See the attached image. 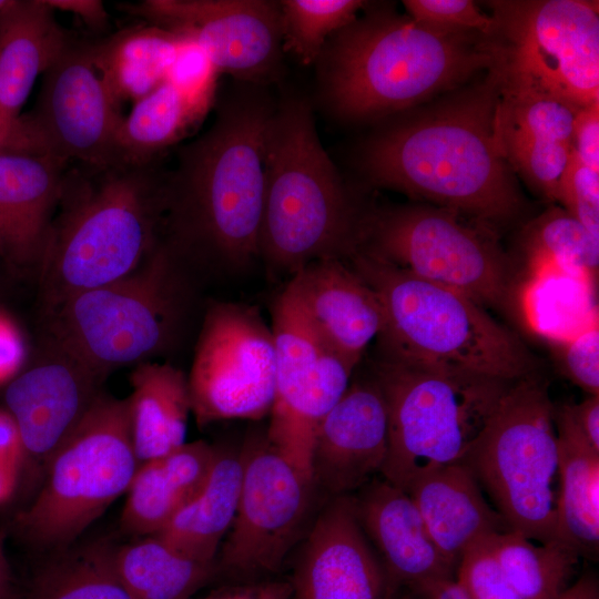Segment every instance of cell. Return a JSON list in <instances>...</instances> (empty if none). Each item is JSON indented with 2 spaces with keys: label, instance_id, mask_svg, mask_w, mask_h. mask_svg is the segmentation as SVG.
<instances>
[{
  "label": "cell",
  "instance_id": "obj_48",
  "mask_svg": "<svg viewBox=\"0 0 599 599\" xmlns=\"http://www.w3.org/2000/svg\"><path fill=\"white\" fill-rule=\"evenodd\" d=\"M23 455L14 420L8 412L0 410V460L17 467Z\"/></svg>",
  "mask_w": 599,
  "mask_h": 599
},
{
  "label": "cell",
  "instance_id": "obj_7",
  "mask_svg": "<svg viewBox=\"0 0 599 599\" xmlns=\"http://www.w3.org/2000/svg\"><path fill=\"white\" fill-rule=\"evenodd\" d=\"M375 291L379 356L455 367L506 382L536 372L524 342L467 295L357 248L347 260Z\"/></svg>",
  "mask_w": 599,
  "mask_h": 599
},
{
  "label": "cell",
  "instance_id": "obj_4",
  "mask_svg": "<svg viewBox=\"0 0 599 599\" xmlns=\"http://www.w3.org/2000/svg\"><path fill=\"white\" fill-rule=\"evenodd\" d=\"M165 173L159 160L67 167L38 267L45 312L142 264L160 241Z\"/></svg>",
  "mask_w": 599,
  "mask_h": 599
},
{
  "label": "cell",
  "instance_id": "obj_49",
  "mask_svg": "<svg viewBox=\"0 0 599 599\" xmlns=\"http://www.w3.org/2000/svg\"><path fill=\"white\" fill-rule=\"evenodd\" d=\"M418 595L423 599H468L455 579L439 581Z\"/></svg>",
  "mask_w": 599,
  "mask_h": 599
},
{
  "label": "cell",
  "instance_id": "obj_31",
  "mask_svg": "<svg viewBox=\"0 0 599 599\" xmlns=\"http://www.w3.org/2000/svg\"><path fill=\"white\" fill-rule=\"evenodd\" d=\"M559 453L557 541L579 556L595 557L599 548V451L575 424L565 405L555 407Z\"/></svg>",
  "mask_w": 599,
  "mask_h": 599
},
{
  "label": "cell",
  "instance_id": "obj_5",
  "mask_svg": "<svg viewBox=\"0 0 599 599\" xmlns=\"http://www.w3.org/2000/svg\"><path fill=\"white\" fill-rule=\"evenodd\" d=\"M324 150L309 104L291 98L270 119L260 258L273 277L318 260L346 261L363 217Z\"/></svg>",
  "mask_w": 599,
  "mask_h": 599
},
{
  "label": "cell",
  "instance_id": "obj_16",
  "mask_svg": "<svg viewBox=\"0 0 599 599\" xmlns=\"http://www.w3.org/2000/svg\"><path fill=\"white\" fill-rule=\"evenodd\" d=\"M271 316L275 395L265 435L311 477L317 424L344 394L356 368L319 336L286 287L274 300Z\"/></svg>",
  "mask_w": 599,
  "mask_h": 599
},
{
  "label": "cell",
  "instance_id": "obj_9",
  "mask_svg": "<svg viewBox=\"0 0 599 599\" xmlns=\"http://www.w3.org/2000/svg\"><path fill=\"white\" fill-rule=\"evenodd\" d=\"M507 529L557 541L559 453L548 382L536 372L511 382L460 460Z\"/></svg>",
  "mask_w": 599,
  "mask_h": 599
},
{
  "label": "cell",
  "instance_id": "obj_28",
  "mask_svg": "<svg viewBox=\"0 0 599 599\" xmlns=\"http://www.w3.org/2000/svg\"><path fill=\"white\" fill-rule=\"evenodd\" d=\"M214 454L215 445L195 440L140 464L126 490L122 530L140 537L158 534L200 491Z\"/></svg>",
  "mask_w": 599,
  "mask_h": 599
},
{
  "label": "cell",
  "instance_id": "obj_54",
  "mask_svg": "<svg viewBox=\"0 0 599 599\" xmlns=\"http://www.w3.org/2000/svg\"><path fill=\"white\" fill-rule=\"evenodd\" d=\"M8 0H0V10L7 4Z\"/></svg>",
  "mask_w": 599,
  "mask_h": 599
},
{
  "label": "cell",
  "instance_id": "obj_38",
  "mask_svg": "<svg viewBox=\"0 0 599 599\" xmlns=\"http://www.w3.org/2000/svg\"><path fill=\"white\" fill-rule=\"evenodd\" d=\"M365 6L361 0L280 1L284 51L303 64L315 62L328 39L352 23Z\"/></svg>",
  "mask_w": 599,
  "mask_h": 599
},
{
  "label": "cell",
  "instance_id": "obj_29",
  "mask_svg": "<svg viewBox=\"0 0 599 599\" xmlns=\"http://www.w3.org/2000/svg\"><path fill=\"white\" fill-rule=\"evenodd\" d=\"M126 397L131 438L139 465L166 455L185 441L192 413L187 375L170 362L134 366Z\"/></svg>",
  "mask_w": 599,
  "mask_h": 599
},
{
  "label": "cell",
  "instance_id": "obj_34",
  "mask_svg": "<svg viewBox=\"0 0 599 599\" xmlns=\"http://www.w3.org/2000/svg\"><path fill=\"white\" fill-rule=\"evenodd\" d=\"M116 572L133 599H191L216 576V565L192 559L155 536L113 551Z\"/></svg>",
  "mask_w": 599,
  "mask_h": 599
},
{
  "label": "cell",
  "instance_id": "obj_14",
  "mask_svg": "<svg viewBox=\"0 0 599 599\" xmlns=\"http://www.w3.org/2000/svg\"><path fill=\"white\" fill-rule=\"evenodd\" d=\"M200 427L227 419L260 420L275 395V342L256 306L212 302L203 314L187 375Z\"/></svg>",
  "mask_w": 599,
  "mask_h": 599
},
{
  "label": "cell",
  "instance_id": "obj_8",
  "mask_svg": "<svg viewBox=\"0 0 599 599\" xmlns=\"http://www.w3.org/2000/svg\"><path fill=\"white\" fill-rule=\"evenodd\" d=\"M370 373L388 417V450L380 476L402 489L420 474L459 463L511 383L382 356Z\"/></svg>",
  "mask_w": 599,
  "mask_h": 599
},
{
  "label": "cell",
  "instance_id": "obj_32",
  "mask_svg": "<svg viewBox=\"0 0 599 599\" xmlns=\"http://www.w3.org/2000/svg\"><path fill=\"white\" fill-rule=\"evenodd\" d=\"M189 44L176 33L145 23L91 42V52L95 68L121 104L136 102L162 84Z\"/></svg>",
  "mask_w": 599,
  "mask_h": 599
},
{
  "label": "cell",
  "instance_id": "obj_19",
  "mask_svg": "<svg viewBox=\"0 0 599 599\" xmlns=\"http://www.w3.org/2000/svg\"><path fill=\"white\" fill-rule=\"evenodd\" d=\"M292 599H392V587L348 496L331 497L297 555Z\"/></svg>",
  "mask_w": 599,
  "mask_h": 599
},
{
  "label": "cell",
  "instance_id": "obj_41",
  "mask_svg": "<svg viewBox=\"0 0 599 599\" xmlns=\"http://www.w3.org/2000/svg\"><path fill=\"white\" fill-rule=\"evenodd\" d=\"M558 202L599 238V171L587 166L572 151L559 182Z\"/></svg>",
  "mask_w": 599,
  "mask_h": 599
},
{
  "label": "cell",
  "instance_id": "obj_12",
  "mask_svg": "<svg viewBox=\"0 0 599 599\" xmlns=\"http://www.w3.org/2000/svg\"><path fill=\"white\" fill-rule=\"evenodd\" d=\"M502 89L530 91L577 109L599 103L598 1H490Z\"/></svg>",
  "mask_w": 599,
  "mask_h": 599
},
{
  "label": "cell",
  "instance_id": "obj_15",
  "mask_svg": "<svg viewBox=\"0 0 599 599\" xmlns=\"http://www.w3.org/2000/svg\"><path fill=\"white\" fill-rule=\"evenodd\" d=\"M123 118L94 65L91 41L72 37L44 72L33 111L18 119L3 149L108 165L119 160L115 138Z\"/></svg>",
  "mask_w": 599,
  "mask_h": 599
},
{
  "label": "cell",
  "instance_id": "obj_42",
  "mask_svg": "<svg viewBox=\"0 0 599 599\" xmlns=\"http://www.w3.org/2000/svg\"><path fill=\"white\" fill-rule=\"evenodd\" d=\"M566 376L589 395H599V327L595 324L561 344Z\"/></svg>",
  "mask_w": 599,
  "mask_h": 599
},
{
  "label": "cell",
  "instance_id": "obj_55",
  "mask_svg": "<svg viewBox=\"0 0 599 599\" xmlns=\"http://www.w3.org/2000/svg\"><path fill=\"white\" fill-rule=\"evenodd\" d=\"M392 599H398V598H396L395 595H394V596L392 597ZM402 599H408V598H402Z\"/></svg>",
  "mask_w": 599,
  "mask_h": 599
},
{
  "label": "cell",
  "instance_id": "obj_17",
  "mask_svg": "<svg viewBox=\"0 0 599 599\" xmlns=\"http://www.w3.org/2000/svg\"><path fill=\"white\" fill-rule=\"evenodd\" d=\"M122 8L194 44L219 74L251 84H265L281 74L280 1L142 0Z\"/></svg>",
  "mask_w": 599,
  "mask_h": 599
},
{
  "label": "cell",
  "instance_id": "obj_1",
  "mask_svg": "<svg viewBox=\"0 0 599 599\" xmlns=\"http://www.w3.org/2000/svg\"><path fill=\"white\" fill-rule=\"evenodd\" d=\"M496 67L443 99L376 132L361 165L375 185L444 207L496 230L524 210L496 133Z\"/></svg>",
  "mask_w": 599,
  "mask_h": 599
},
{
  "label": "cell",
  "instance_id": "obj_6",
  "mask_svg": "<svg viewBox=\"0 0 599 599\" xmlns=\"http://www.w3.org/2000/svg\"><path fill=\"white\" fill-rule=\"evenodd\" d=\"M195 298L193 271L159 241L130 274L45 312L48 342L105 379L118 368L175 352Z\"/></svg>",
  "mask_w": 599,
  "mask_h": 599
},
{
  "label": "cell",
  "instance_id": "obj_43",
  "mask_svg": "<svg viewBox=\"0 0 599 599\" xmlns=\"http://www.w3.org/2000/svg\"><path fill=\"white\" fill-rule=\"evenodd\" d=\"M572 152L599 171V103L580 109L572 126Z\"/></svg>",
  "mask_w": 599,
  "mask_h": 599
},
{
  "label": "cell",
  "instance_id": "obj_37",
  "mask_svg": "<svg viewBox=\"0 0 599 599\" xmlns=\"http://www.w3.org/2000/svg\"><path fill=\"white\" fill-rule=\"evenodd\" d=\"M522 246L529 265L554 263L597 283L599 238L565 209L551 207L531 221Z\"/></svg>",
  "mask_w": 599,
  "mask_h": 599
},
{
  "label": "cell",
  "instance_id": "obj_22",
  "mask_svg": "<svg viewBox=\"0 0 599 599\" xmlns=\"http://www.w3.org/2000/svg\"><path fill=\"white\" fill-rule=\"evenodd\" d=\"M190 43L170 77L134 102L115 138L118 159L146 163L191 135L206 118L219 73L200 51L191 59Z\"/></svg>",
  "mask_w": 599,
  "mask_h": 599
},
{
  "label": "cell",
  "instance_id": "obj_20",
  "mask_svg": "<svg viewBox=\"0 0 599 599\" xmlns=\"http://www.w3.org/2000/svg\"><path fill=\"white\" fill-rule=\"evenodd\" d=\"M103 382L48 342L47 354L4 392L24 455L49 460L102 393Z\"/></svg>",
  "mask_w": 599,
  "mask_h": 599
},
{
  "label": "cell",
  "instance_id": "obj_13",
  "mask_svg": "<svg viewBox=\"0 0 599 599\" xmlns=\"http://www.w3.org/2000/svg\"><path fill=\"white\" fill-rule=\"evenodd\" d=\"M243 475L234 519L216 556L231 582L273 578L304 531L316 488L266 435L241 447Z\"/></svg>",
  "mask_w": 599,
  "mask_h": 599
},
{
  "label": "cell",
  "instance_id": "obj_39",
  "mask_svg": "<svg viewBox=\"0 0 599 599\" xmlns=\"http://www.w3.org/2000/svg\"><path fill=\"white\" fill-rule=\"evenodd\" d=\"M488 538L464 552L456 568L455 580L468 599H522L508 581Z\"/></svg>",
  "mask_w": 599,
  "mask_h": 599
},
{
  "label": "cell",
  "instance_id": "obj_25",
  "mask_svg": "<svg viewBox=\"0 0 599 599\" xmlns=\"http://www.w3.org/2000/svg\"><path fill=\"white\" fill-rule=\"evenodd\" d=\"M70 164L42 153L0 150V254L39 267Z\"/></svg>",
  "mask_w": 599,
  "mask_h": 599
},
{
  "label": "cell",
  "instance_id": "obj_27",
  "mask_svg": "<svg viewBox=\"0 0 599 599\" xmlns=\"http://www.w3.org/2000/svg\"><path fill=\"white\" fill-rule=\"evenodd\" d=\"M54 13L45 0H8L0 10V118L8 139L37 78L72 38Z\"/></svg>",
  "mask_w": 599,
  "mask_h": 599
},
{
  "label": "cell",
  "instance_id": "obj_30",
  "mask_svg": "<svg viewBox=\"0 0 599 599\" xmlns=\"http://www.w3.org/2000/svg\"><path fill=\"white\" fill-rule=\"evenodd\" d=\"M242 475L241 448L215 445L213 463L200 491L153 536L192 559L215 564L237 509Z\"/></svg>",
  "mask_w": 599,
  "mask_h": 599
},
{
  "label": "cell",
  "instance_id": "obj_47",
  "mask_svg": "<svg viewBox=\"0 0 599 599\" xmlns=\"http://www.w3.org/2000/svg\"><path fill=\"white\" fill-rule=\"evenodd\" d=\"M23 347L14 327L0 316V380L12 375L20 366Z\"/></svg>",
  "mask_w": 599,
  "mask_h": 599
},
{
  "label": "cell",
  "instance_id": "obj_24",
  "mask_svg": "<svg viewBox=\"0 0 599 599\" xmlns=\"http://www.w3.org/2000/svg\"><path fill=\"white\" fill-rule=\"evenodd\" d=\"M579 110L548 95L500 87L496 120L500 151L512 172L550 202H558Z\"/></svg>",
  "mask_w": 599,
  "mask_h": 599
},
{
  "label": "cell",
  "instance_id": "obj_11",
  "mask_svg": "<svg viewBox=\"0 0 599 599\" xmlns=\"http://www.w3.org/2000/svg\"><path fill=\"white\" fill-rule=\"evenodd\" d=\"M49 463L44 485L18 525L31 542L57 547L79 537L133 479L139 461L126 399L102 392Z\"/></svg>",
  "mask_w": 599,
  "mask_h": 599
},
{
  "label": "cell",
  "instance_id": "obj_3",
  "mask_svg": "<svg viewBox=\"0 0 599 599\" xmlns=\"http://www.w3.org/2000/svg\"><path fill=\"white\" fill-rule=\"evenodd\" d=\"M319 58L327 101L349 121L414 108L497 64L493 37L435 29L388 9L372 10L337 31Z\"/></svg>",
  "mask_w": 599,
  "mask_h": 599
},
{
  "label": "cell",
  "instance_id": "obj_45",
  "mask_svg": "<svg viewBox=\"0 0 599 599\" xmlns=\"http://www.w3.org/2000/svg\"><path fill=\"white\" fill-rule=\"evenodd\" d=\"M54 10L78 16L89 28L102 29L108 23V12L100 0H45Z\"/></svg>",
  "mask_w": 599,
  "mask_h": 599
},
{
  "label": "cell",
  "instance_id": "obj_33",
  "mask_svg": "<svg viewBox=\"0 0 599 599\" xmlns=\"http://www.w3.org/2000/svg\"><path fill=\"white\" fill-rule=\"evenodd\" d=\"M522 309L540 335L562 344L598 324L595 285L554 263L529 265Z\"/></svg>",
  "mask_w": 599,
  "mask_h": 599
},
{
  "label": "cell",
  "instance_id": "obj_10",
  "mask_svg": "<svg viewBox=\"0 0 599 599\" xmlns=\"http://www.w3.org/2000/svg\"><path fill=\"white\" fill-rule=\"evenodd\" d=\"M357 248L484 307L510 304L511 263L496 231L457 212L424 203L370 210Z\"/></svg>",
  "mask_w": 599,
  "mask_h": 599
},
{
  "label": "cell",
  "instance_id": "obj_50",
  "mask_svg": "<svg viewBox=\"0 0 599 599\" xmlns=\"http://www.w3.org/2000/svg\"><path fill=\"white\" fill-rule=\"evenodd\" d=\"M17 467L0 460V501L11 494L16 480Z\"/></svg>",
  "mask_w": 599,
  "mask_h": 599
},
{
  "label": "cell",
  "instance_id": "obj_56",
  "mask_svg": "<svg viewBox=\"0 0 599 599\" xmlns=\"http://www.w3.org/2000/svg\"><path fill=\"white\" fill-rule=\"evenodd\" d=\"M582 599H585V598H582Z\"/></svg>",
  "mask_w": 599,
  "mask_h": 599
},
{
  "label": "cell",
  "instance_id": "obj_36",
  "mask_svg": "<svg viewBox=\"0 0 599 599\" xmlns=\"http://www.w3.org/2000/svg\"><path fill=\"white\" fill-rule=\"evenodd\" d=\"M113 551L92 545L50 560L31 578L23 599H133L116 572Z\"/></svg>",
  "mask_w": 599,
  "mask_h": 599
},
{
  "label": "cell",
  "instance_id": "obj_44",
  "mask_svg": "<svg viewBox=\"0 0 599 599\" xmlns=\"http://www.w3.org/2000/svg\"><path fill=\"white\" fill-rule=\"evenodd\" d=\"M191 599H292V585L290 580L275 578L231 582L206 596Z\"/></svg>",
  "mask_w": 599,
  "mask_h": 599
},
{
  "label": "cell",
  "instance_id": "obj_23",
  "mask_svg": "<svg viewBox=\"0 0 599 599\" xmlns=\"http://www.w3.org/2000/svg\"><path fill=\"white\" fill-rule=\"evenodd\" d=\"M285 287L319 336L356 368L385 323L375 291L337 258L308 263Z\"/></svg>",
  "mask_w": 599,
  "mask_h": 599
},
{
  "label": "cell",
  "instance_id": "obj_26",
  "mask_svg": "<svg viewBox=\"0 0 599 599\" xmlns=\"http://www.w3.org/2000/svg\"><path fill=\"white\" fill-rule=\"evenodd\" d=\"M403 490L414 501L432 540L455 571L469 547L508 530L473 473L460 461L420 474Z\"/></svg>",
  "mask_w": 599,
  "mask_h": 599
},
{
  "label": "cell",
  "instance_id": "obj_53",
  "mask_svg": "<svg viewBox=\"0 0 599 599\" xmlns=\"http://www.w3.org/2000/svg\"><path fill=\"white\" fill-rule=\"evenodd\" d=\"M583 596L580 592L573 590H567L559 599H582Z\"/></svg>",
  "mask_w": 599,
  "mask_h": 599
},
{
  "label": "cell",
  "instance_id": "obj_35",
  "mask_svg": "<svg viewBox=\"0 0 599 599\" xmlns=\"http://www.w3.org/2000/svg\"><path fill=\"white\" fill-rule=\"evenodd\" d=\"M508 581L522 599H559L568 589L579 555L559 541L538 542L505 530L488 538Z\"/></svg>",
  "mask_w": 599,
  "mask_h": 599
},
{
  "label": "cell",
  "instance_id": "obj_46",
  "mask_svg": "<svg viewBox=\"0 0 599 599\" xmlns=\"http://www.w3.org/2000/svg\"><path fill=\"white\" fill-rule=\"evenodd\" d=\"M572 419L590 446L599 451V395L568 405Z\"/></svg>",
  "mask_w": 599,
  "mask_h": 599
},
{
  "label": "cell",
  "instance_id": "obj_2",
  "mask_svg": "<svg viewBox=\"0 0 599 599\" xmlns=\"http://www.w3.org/2000/svg\"><path fill=\"white\" fill-rule=\"evenodd\" d=\"M275 108L256 92L225 102L165 173L161 236L192 271L245 272L260 258L265 153Z\"/></svg>",
  "mask_w": 599,
  "mask_h": 599
},
{
  "label": "cell",
  "instance_id": "obj_18",
  "mask_svg": "<svg viewBox=\"0 0 599 599\" xmlns=\"http://www.w3.org/2000/svg\"><path fill=\"white\" fill-rule=\"evenodd\" d=\"M387 450L384 395L372 373L352 378L315 429L309 470L316 490L329 498L354 494L380 475Z\"/></svg>",
  "mask_w": 599,
  "mask_h": 599
},
{
  "label": "cell",
  "instance_id": "obj_40",
  "mask_svg": "<svg viewBox=\"0 0 599 599\" xmlns=\"http://www.w3.org/2000/svg\"><path fill=\"white\" fill-rule=\"evenodd\" d=\"M415 22L445 31L478 32L494 37L496 21L470 0H405Z\"/></svg>",
  "mask_w": 599,
  "mask_h": 599
},
{
  "label": "cell",
  "instance_id": "obj_21",
  "mask_svg": "<svg viewBox=\"0 0 599 599\" xmlns=\"http://www.w3.org/2000/svg\"><path fill=\"white\" fill-rule=\"evenodd\" d=\"M348 497L394 589L406 586L419 593L439 581L454 579L455 569L432 540L405 490L379 475Z\"/></svg>",
  "mask_w": 599,
  "mask_h": 599
},
{
  "label": "cell",
  "instance_id": "obj_51",
  "mask_svg": "<svg viewBox=\"0 0 599 599\" xmlns=\"http://www.w3.org/2000/svg\"><path fill=\"white\" fill-rule=\"evenodd\" d=\"M0 599H12V585L9 568L0 549Z\"/></svg>",
  "mask_w": 599,
  "mask_h": 599
},
{
  "label": "cell",
  "instance_id": "obj_52",
  "mask_svg": "<svg viewBox=\"0 0 599 599\" xmlns=\"http://www.w3.org/2000/svg\"><path fill=\"white\" fill-rule=\"evenodd\" d=\"M8 141V132L0 118V150L3 149Z\"/></svg>",
  "mask_w": 599,
  "mask_h": 599
}]
</instances>
